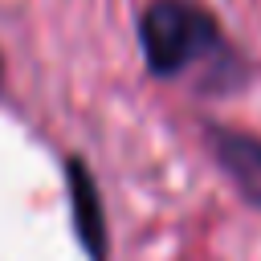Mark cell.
Masks as SVG:
<instances>
[{"label":"cell","instance_id":"obj_1","mask_svg":"<svg viewBox=\"0 0 261 261\" xmlns=\"http://www.w3.org/2000/svg\"><path fill=\"white\" fill-rule=\"evenodd\" d=\"M139 41L155 77H179L228 53L212 8L200 0H151L139 20Z\"/></svg>","mask_w":261,"mask_h":261},{"label":"cell","instance_id":"obj_2","mask_svg":"<svg viewBox=\"0 0 261 261\" xmlns=\"http://www.w3.org/2000/svg\"><path fill=\"white\" fill-rule=\"evenodd\" d=\"M208 143H212V155L224 167V175L241 188V196L261 208V139L232 130V126H212Z\"/></svg>","mask_w":261,"mask_h":261},{"label":"cell","instance_id":"obj_3","mask_svg":"<svg viewBox=\"0 0 261 261\" xmlns=\"http://www.w3.org/2000/svg\"><path fill=\"white\" fill-rule=\"evenodd\" d=\"M69 175V208H73V228L82 249L94 261H106V208H102V192L94 184V175L86 171L82 159H69L65 167Z\"/></svg>","mask_w":261,"mask_h":261},{"label":"cell","instance_id":"obj_4","mask_svg":"<svg viewBox=\"0 0 261 261\" xmlns=\"http://www.w3.org/2000/svg\"><path fill=\"white\" fill-rule=\"evenodd\" d=\"M0 73H4V61H0Z\"/></svg>","mask_w":261,"mask_h":261}]
</instances>
